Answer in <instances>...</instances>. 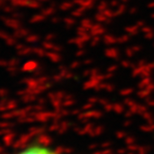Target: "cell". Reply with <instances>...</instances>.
I'll return each instance as SVG.
<instances>
[{"label":"cell","instance_id":"cell-1","mask_svg":"<svg viewBox=\"0 0 154 154\" xmlns=\"http://www.w3.org/2000/svg\"><path fill=\"white\" fill-rule=\"evenodd\" d=\"M16 154H59V153L46 145L32 144V145L27 146L26 148L20 150Z\"/></svg>","mask_w":154,"mask_h":154}]
</instances>
